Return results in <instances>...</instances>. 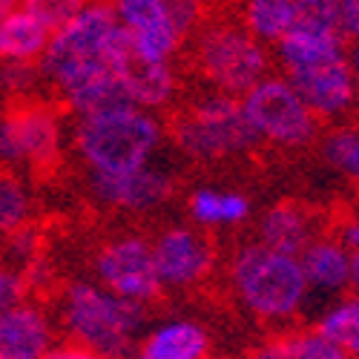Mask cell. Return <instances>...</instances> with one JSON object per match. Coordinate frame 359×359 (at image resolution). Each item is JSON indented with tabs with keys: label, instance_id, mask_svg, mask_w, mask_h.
<instances>
[{
	"label": "cell",
	"instance_id": "37",
	"mask_svg": "<svg viewBox=\"0 0 359 359\" xmlns=\"http://www.w3.org/2000/svg\"><path fill=\"white\" fill-rule=\"evenodd\" d=\"M351 287L353 293H359V250L351 253Z\"/></svg>",
	"mask_w": 359,
	"mask_h": 359
},
{
	"label": "cell",
	"instance_id": "4",
	"mask_svg": "<svg viewBox=\"0 0 359 359\" xmlns=\"http://www.w3.org/2000/svg\"><path fill=\"white\" fill-rule=\"evenodd\" d=\"M227 285L238 308L271 325L299 316L311 296L299 259L267 250L259 242H245L233 250Z\"/></svg>",
	"mask_w": 359,
	"mask_h": 359
},
{
	"label": "cell",
	"instance_id": "25",
	"mask_svg": "<svg viewBox=\"0 0 359 359\" xmlns=\"http://www.w3.org/2000/svg\"><path fill=\"white\" fill-rule=\"evenodd\" d=\"M325 164L359 184V124H337L319 135Z\"/></svg>",
	"mask_w": 359,
	"mask_h": 359
},
{
	"label": "cell",
	"instance_id": "38",
	"mask_svg": "<svg viewBox=\"0 0 359 359\" xmlns=\"http://www.w3.org/2000/svg\"><path fill=\"white\" fill-rule=\"evenodd\" d=\"M20 4H23V0H0V20H6L12 12H18Z\"/></svg>",
	"mask_w": 359,
	"mask_h": 359
},
{
	"label": "cell",
	"instance_id": "30",
	"mask_svg": "<svg viewBox=\"0 0 359 359\" xmlns=\"http://www.w3.org/2000/svg\"><path fill=\"white\" fill-rule=\"evenodd\" d=\"M172 23L178 26V32L184 38L190 32H196L198 23H201V12H204V0H164Z\"/></svg>",
	"mask_w": 359,
	"mask_h": 359
},
{
	"label": "cell",
	"instance_id": "14",
	"mask_svg": "<svg viewBox=\"0 0 359 359\" xmlns=\"http://www.w3.org/2000/svg\"><path fill=\"white\" fill-rule=\"evenodd\" d=\"M172 175L156 164H147L121 175H89V193L101 207L124 213H153L172 198Z\"/></svg>",
	"mask_w": 359,
	"mask_h": 359
},
{
	"label": "cell",
	"instance_id": "29",
	"mask_svg": "<svg viewBox=\"0 0 359 359\" xmlns=\"http://www.w3.org/2000/svg\"><path fill=\"white\" fill-rule=\"evenodd\" d=\"M89 0H23L20 9H26L41 26L49 29V35H55L57 29H64Z\"/></svg>",
	"mask_w": 359,
	"mask_h": 359
},
{
	"label": "cell",
	"instance_id": "17",
	"mask_svg": "<svg viewBox=\"0 0 359 359\" xmlns=\"http://www.w3.org/2000/svg\"><path fill=\"white\" fill-rule=\"evenodd\" d=\"M313 238H316V219L308 207L296 204V201H276L259 216L253 242H259L267 250L299 259V253H302Z\"/></svg>",
	"mask_w": 359,
	"mask_h": 359
},
{
	"label": "cell",
	"instance_id": "8",
	"mask_svg": "<svg viewBox=\"0 0 359 359\" xmlns=\"http://www.w3.org/2000/svg\"><path fill=\"white\" fill-rule=\"evenodd\" d=\"M238 101H242L245 118L253 127L259 144L264 141L271 147L296 153V149H308L311 144H316L322 135V124L305 107V101L296 95V89L285 75L262 78Z\"/></svg>",
	"mask_w": 359,
	"mask_h": 359
},
{
	"label": "cell",
	"instance_id": "7",
	"mask_svg": "<svg viewBox=\"0 0 359 359\" xmlns=\"http://www.w3.org/2000/svg\"><path fill=\"white\" fill-rule=\"evenodd\" d=\"M67 147L64 118L43 101H15L0 112V161L26 172H52Z\"/></svg>",
	"mask_w": 359,
	"mask_h": 359
},
{
	"label": "cell",
	"instance_id": "20",
	"mask_svg": "<svg viewBox=\"0 0 359 359\" xmlns=\"http://www.w3.org/2000/svg\"><path fill=\"white\" fill-rule=\"evenodd\" d=\"M49 29L26 9L0 20V64H38L49 46Z\"/></svg>",
	"mask_w": 359,
	"mask_h": 359
},
{
	"label": "cell",
	"instance_id": "1",
	"mask_svg": "<svg viewBox=\"0 0 359 359\" xmlns=\"http://www.w3.org/2000/svg\"><path fill=\"white\" fill-rule=\"evenodd\" d=\"M121 35L109 4H89L49 38V46L38 61L43 83H49L75 115L101 112L130 104L112 72V46Z\"/></svg>",
	"mask_w": 359,
	"mask_h": 359
},
{
	"label": "cell",
	"instance_id": "3",
	"mask_svg": "<svg viewBox=\"0 0 359 359\" xmlns=\"http://www.w3.org/2000/svg\"><path fill=\"white\" fill-rule=\"evenodd\" d=\"M57 319L72 345L104 359H130L144 337L149 308L104 290L98 282L78 279L61 290Z\"/></svg>",
	"mask_w": 359,
	"mask_h": 359
},
{
	"label": "cell",
	"instance_id": "18",
	"mask_svg": "<svg viewBox=\"0 0 359 359\" xmlns=\"http://www.w3.org/2000/svg\"><path fill=\"white\" fill-rule=\"evenodd\" d=\"M299 264H302L308 290L337 296L351 287V250L337 236H316L299 253Z\"/></svg>",
	"mask_w": 359,
	"mask_h": 359
},
{
	"label": "cell",
	"instance_id": "16",
	"mask_svg": "<svg viewBox=\"0 0 359 359\" xmlns=\"http://www.w3.org/2000/svg\"><path fill=\"white\" fill-rule=\"evenodd\" d=\"M210 331L190 316L164 319L144 331L130 359H210Z\"/></svg>",
	"mask_w": 359,
	"mask_h": 359
},
{
	"label": "cell",
	"instance_id": "13",
	"mask_svg": "<svg viewBox=\"0 0 359 359\" xmlns=\"http://www.w3.org/2000/svg\"><path fill=\"white\" fill-rule=\"evenodd\" d=\"M285 78L290 81L296 95L305 101V107L313 112L319 124L325 121L339 124L353 112L356 81H353L348 57H339V61H331V64H319L311 69H299Z\"/></svg>",
	"mask_w": 359,
	"mask_h": 359
},
{
	"label": "cell",
	"instance_id": "23",
	"mask_svg": "<svg viewBox=\"0 0 359 359\" xmlns=\"http://www.w3.org/2000/svg\"><path fill=\"white\" fill-rule=\"evenodd\" d=\"M296 20V0H242V26L259 43H279Z\"/></svg>",
	"mask_w": 359,
	"mask_h": 359
},
{
	"label": "cell",
	"instance_id": "33",
	"mask_svg": "<svg viewBox=\"0 0 359 359\" xmlns=\"http://www.w3.org/2000/svg\"><path fill=\"white\" fill-rule=\"evenodd\" d=\"M339 32L345 41L359 43V0H339Z\"/></svg>",
	"mask_w": 359,
	"mask_h": 359
},
{
	"label": "cell",
	"instance_id": "11",
	"mask_svg": "<svg viewBox=\"0 0 359 359\" xmlns=\"http://www.w3.org/2000/svg\"><path fill=\"white\" fill-rule=\"evenodd\" d=\"M109 9L141 57L156 64H172L184 35L172 23L164 0H109Z\"/></svg>",
	"mask_w": 359,
	"mask_h": 359
},
{
	"label": "cell",
	"instance_id": "27",
	"mask_svg": "<svg viewBox=\"0 0 359 359\" xmlns=\"http://www.w3.org/2000/svg\"><path fill=\"white\" fill-rule=\"evenodd\" d=\"M41 83L43 75L38 64H0V95H6L9 104L29 101Z\"/></svg>",
	"mask_w": 359,
	"mask_h": 359
},
{
	"label": "cell",
	"instance_id": "35",
	"mask_svg": "<svg viewBox=\"0 0 359 359\" xmlns=\"http://www.w3.org/2000/svg\"><path fill=\"white\" fill-rule=\"evenodd\" d=\"M43 359H104V356L86 351V348H81V345L64 342V345H52V351H49Z\"/></svg>",
	"mask_w": 359,
	"mask_h": 359
},
{
	"label": "cell",
	"instance_id": "21",
	"mask_svg": "<svg viewBox=\"0 0 359 359\" xmlns=\"http://www.w3.org/2000/svg\"><path fill=\"white\" fill-rule=\"evenodd\" d=\"M253 204L245 193L198 187L187 198V213L198 227H238L250 219Z\"/></svg>",
	"mask_w": 359,
	"mask_h": 359
},
{
	"label": "cell",
	"instance_id": "10",
	"mask_svg": "<svg viewBox=\"0 0 359 359\" xmlns=\"http://www.w3.org/2000/svg\"><path fill=\"white\" fill-rule=\"evenodd\" d=\"M153 262L161 290H193L210 279L216 267V248L201 230L187 224L164 227L153 242Z\"/></svg>",
	"mask_w": 359,
	"mask_h": 359
},
{
	"label": "cell",
	"instance_id": "6",
	"mask_svg": "<svg viewBox=\"0 0 359 359\" xmlns=\"http://www.w3.org/2000/svg\"><path fill=\"white\" fill-rule=\"evenodd\" d=\"M193 67L216 93L242 98L271 75V52L238 23H210L196 32Z\"/></svg>",
	"mask_w": 359,
	"mask_h": 359
},
{
	"label": "cell",
	"instance_id": "36",
	"mask_svg": "<svg viewBox=\"0 0 359 359\" xmlns=\"http://www.w3.org/2000/svg\"><path fill=\"white\" fill-rule=\"evenodd\" d=\"M348 64H351V72H353V81H356V104H353V109L359 115V43H353L348 49Z\"/></svg>",
	"mask_w": 359,
	"mask_h": 359
},
{
	"label": "cell",
	"instance_id": "5",
	"mask_svg": "<svg viewBox=\"0 0 359 359\" xmlns=\"http://www.w3.org/2000/svg\"><path fill=\"white\" fill-rule=\"evenodd\" d=\"M172 147L190 161H227L259 147L242 101L210 93L178 112L170 124Z\"/></svg>",
	"mask_w": 359,
	"mask_h": 359
},
{
	"label": "cell",
	"instance_id": "26",
	"mask_svg": "<svg viewBox=\"0 0 359 359\" xmlns=\"http://www.w3.org/2000/svg\"><path fill=\"white\" fill-rule=\"evenodd\" d=\"M32 219V193L15 172H0V236H15Z\"/></svg>",
	"mask_w": 359,
	"mask_h": 359
},
{
	"label": "cell",
	"instance_id": "2",
	"mask_svg": "<svg viewBox=\"0 0 359 359\" xmlns=\"http://www.w3.org/2000/svg\"><path fill=\"white\" fill-rule=\"evenodd\" d=\"M164 144V124L156 112L133 104L78 115L72 149L89 175H121L153 164Z\"/></svg>",
	"mask_w": 359,
	"mask_h": 359
},
{
	"label": "cell",
	"instance_id": "28",
	"mask_svg": "<svg viewBox=\"0 0 359 359\" xmlns=\"http://www.w3.org/2000/svg\"><path fill=\"white\" fill-rule=\"evenodd\" d=\"M293 26L311 32H339V0H296Z\"/></svg>",
	"mask_w": 359,
	"mask_h": 359
},
{
	"label": "cell",
	"instance_id": "24",
	"mask_svg": "<svg viewBox=\"0 0 359 359\" xmlns=\"http://www.w3.org/2000/svg\"><path fill=\"white\" fill-rule=\"evenodd\" d=\"M316 331L348 359H359V293H348L334 302L319 316Z\"/></svg>",
	"mask_w": 359,
	"mask_h": 359
},
{
	"label": "cell",
	"instance_id": "22",
	"mask_svg": "<svg viewBox=\"0 0 359 359\" xmlns=\"http://www.w3.org/2000/svg\"><path fill=\"white\" fill-rule=\"evenodd\" d=\"M245 359H348L319 331H285L259 342Z\"/></svg>",
	"mask_w": 359,
	"mask_h": 359
},
{
	"label": "cell",
	"instance_id": "15",
	"mask_svg": "<svg viewBox=\"0 0 359 359\" xmlns=\"http://www.w3.org/2000/svg\"><path fill=\"white\" fill-rule=\"evenodd\" d=\"M55 345L49 313L35 302L0 311V359H43Z\"/></svg>",
	"mask_w": 359,
	"mask_h": 359
},
{
	"label": "cell",
	"instance_id": "31",
	"mask_svg": "<svg viewBox=\"0 0 359 359\" xmlns=\"http://www.w3.org/2000/svg\"><path fill=\"white\" fill-rule=\"evenodd\" d=\"M26 290H29L26 276L9 264H0V311H9L15 305H20Z\"/></svg>",
	"mask_w": 359,
	"mask_h": 359
},
{
	"label": "cell",
	"instance_id": "34",
	"mask_svg": "<svg viewBox=\"0 0 359 359\" xmlns=\"http://www.w3.org/2000/svg\"><path fill=\"white\" fill-rule=\"evenodd\" d=\"M337 238L351 253L359 250V213H351L337 224Z\"/></svg>",
	"mask_w": 359,
	"mask_h": 359
},
{
	"label": "cell",
	"instance_id": "9",
	"mask_svg": "<svg viewBox=\"0 0 359 359\" xmlns=\"http://www.w3.org/2000/svg\"><path fill=\"white\" fill-rule=\"evenodd\" d=\"M93 267L104 290L130 299V302L149 305L161 293V282L153 262V245L144 236L124 233L109 238L98 248Z\"/></svg>",
	"mask_w": 359,
	"mask_h": 359
},
{
	"label": "cell",
	"instance_id": "12",
	"mask_svg": "<svg viewBox=\"0 0 359 359\" xmlns=\"http://www.w3.org/2000/svg\"><path fill=\"white\" fill-rule=\"evenodd\" d=\"M112 72L121 83L124 95L133 107L138 109H147V112H158V109H167L175 95H178V75H175V67L172 64H156V61H147L141 57L130 38L118 35L115 46H112Z\"/></svg>",
	"mask_w": 359,
	"mask_h": 359
},
{
	"label": "cell",
	"instance_id": "19",
	"mask_svg": "<svg viewBox=\"0 0 359 359\" xmlns=\"http://www.w3.org/2000/svg\"><path fill=\"white\" fill-rule=\"evenodd\" d=\"M348 41L339 32H311V29H290V32L273 46L276 64L285 69V75L311 69L319 64H331L339 57H348Z\"/></svg>",
	"mask_w": 359,
	"mask_h": 359
},
{
	"label": "cell",
	"instance_id": "32",
	"mask_svg": "<svg viewBox=\"0 0 359 359\" xmlns=\"http://www.w3.org/2000/svg\"><path fill=\"white\" fill-rule=\"evenodd\" d=\"M9 250L15 253V259L32 264L35 253H38V230L35 227H23L15 236H9Z\"/></svg>",
	"mask_w": 359,
	"mask_h": 359
}]
</instances>
